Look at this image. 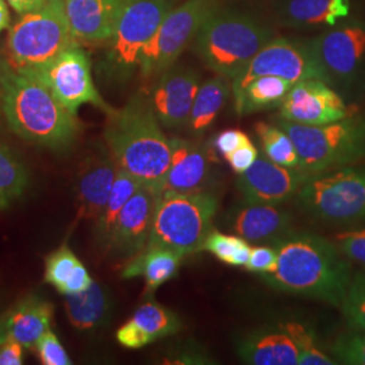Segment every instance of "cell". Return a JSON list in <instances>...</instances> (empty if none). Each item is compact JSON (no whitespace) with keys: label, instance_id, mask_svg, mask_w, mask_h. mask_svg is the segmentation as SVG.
<instances>
[{"label":"cell","instance_id":"cell-1","mask_svg":"<svg viewBox=\"0 0 365 365\" xmlns=\"http://www.w3.org/2000/svg\"><path fill=\"white\" fill-rule=\"evenodd\" d=\"M271 247L277 252L276 268L261 274L271 287L341 307L353 272L334 242L291 230Z\"/></svg>","mask_w":365,"mask_h":365},{"label":"cell","instance_id":"cell-2","mask_svg":"<svg viewBox=\"0 0 365 365\" xmlns=\"http://www.w3.org/2000/svg\"><path fill=\"white\" fill-rule=\"evenodd\" d=\"M107 118L106 146L118 167L160 195L170 168V140L161 129L148 95H134Z\"/></svg>","mask_w":365,"mask_h":365},{"label":"cell","instance_id":"cell-3","mask_svg":"<svg viewBox=\"0 0 365 365\" xmlns=\"http://www.w3.org/2000/svg\"><path fill=\"white\" fill-rule=\"evenodd\" d=\"M3 111L9 130L39 148L64 152L80 134L76 114L61 105L39 80L16 71L10 60L3 75Z\"/></svg>","mask_w":365,"mask_h":365},{"label":"cell","instance_id":"cell-4","mask_svg":"<svg viewBox=\"0 0 365 365\" xmlns=\"http://www.w3.org/2000/svg\"><path fill=\"white\" fill-rule=\"evenodd\" d=\"M276 37L274 27L257 15L220 4L197 31L191 49L215 75L233 80Z\"/></svg>","mask_w":365,"mask_h":365},{"label":"cell","instance_id":"cell-5","mask_svg":"<svg viewBox=\"0 0 365 365\" xmlns=\"http://www.w3.org/2000/svg\"><path fill=\"white\" fill-rule=\"evenodd\" d=\"M218 199L211 192L179 194L163 191L156 207L148 248H164L182 257L203 250L212 230Z\"/></svg>","mask_w":365,"mask_h":365},{"label":"cell","instance_id":"cell-6","mask_svg":"<svg viewBox=\"0 0 365 365\" xmlns=\"http://www.w3.org/2000/svg\"><path fill=\"white\" fill-rule=\"evenodd\" d=\"M276 125L292 138L307 173L359 164L365 158V118H344L337 122L306 126L279 117Z\"/></svg>","mask_w":365,"mask_h":365},{"label":"cell","instance_id":"cell-7","mask_svg":"<svg viewBox=\"0 0 365 365\" xmlns=\"http://www.w3.org/2000/svg\"><path fill=\"white\" fill-rule=\"evenodd\" d=\"M178 0H126L117 29L107 41L99 73L110 84H123L140 66V57Z\"/></svg>","mask_w":365,"mask_h":365},{"label":"cell","instance_id":"cell-8","mask_svg":"<svg viewBox=\"0 0 365 365\" xmlns=\"http://www.w3.org/2000/svg\"><path fill=\"white\" fill-rule=\"evenodd\" d=\"M78 45L66 11V0H48L34 13L25 14L10 29L7 57L19 72L46 66L66 49Z\"/></svg>","mask_w":365,"mask_h":365},{"label":"cell","instance_id":"cell-9","mask_svg":"<svg viewBox=\"0 0 365 365\" xmlns=\"http://www.w3.org/2000/svg\"><path fill=\"white\" fill-rule=\"evenodd\" d=\"M303 211L330 225L365 221V167L357 164L309 173L297 192Z\"/></svg>","mask_w":365,"mask_h":365},{"label":"cell","instance_id":"cell-10","mask_svg":"<svg viewBox=\"0 0 365 365\" xmlns=\"http://www.w3.org/2000/svg\"><path fill=\"white\" fill-rule=\"evenodd\" d=\"M314 56L333 88L360 92L365 83V18H346L307 39Z\"/></svg>","mask_w":365,"mask_h":365},{"label":"cell","instance_id":"cell-11","mask_svg":"<svg viewBox=\"0 0 365 365\" xmlns=\"http://www.w3.org/2000/svg\"><path fill=\"white\" fill-rule=\"evenodd\" d=\"M220 6L218 0H185L176 4L163 19L140 57L138 71L144 78H157L176 64L192 45L205 21Z\"/></svg>","mask_w":365,"mask_h":365},{"label":"cell","instance_id":"cell-12","mask_svg":"<svg viewBox=\"0 0 365 365\" xmlns=\"http://www.w3.org/2000/svg\"><path fill=\"white\" fill-rule=\"evenodd\" d=\"M39 80L71 113L78 114L83 105L95 106L110 115L115 108L106 103L92 78L91 58L80 45L72 46L46 66L21 72Z\"/></svg>","mask_w":365,"mask_h":365},{"label":"cell","instance_id":"cell-13","mask_svg":"<svg viewBox=\"0 0 365 365\" xmlns=\"http://www.w3.org/2000/svg\"><path fill=\"white\" fill-rule=\"evenodd\" d=\"M261 76L286 78L292 86L306 78H319L327 83L309 41L286 37H276L268 42L247 68L232 80L233 98L250 81Z\"/></svg>","mask_w":365,"mask_h":365},{"label":"cell","instance_id":"cell-14","mask_svg":"<svg viewBox=\"0 0 365 365\" xmlns=\"http://www.w3.org/2000/svg\"><path fill=\"white\" fill-rule=\"evenodd\" d=\"M279 110L282 119L306 126L327 125L352 115L342 95L319 78L294 84Z\"/></svg>","mask_w":365,"mask_h":365},{"label":"cell","instance_id":"cell-15","mask_svg":"<svg viewBox=\"0 0 365 365\" xmlns=\"http://www.w3.org/2000/svg\"><path fill=\"white\" fill-rule=\"evenodd\" d=\"M199 87L200 73L191 66L173 64L157 76L148 98L161 126H187Z\"/></svg>","mask_w":365,"mask_h":365},{"label":"cell","instance_id":"cell-16","mask_svg":"<svg viewBox=\"0 0 365 365\" xmlns=\"http://www.w3.org/2000/svg\"><path fill=\"white\" fill-rule=\"evenodd\" d=\"M307 175L302 168H288L265 156L257 157L248 170L238 175L237 188L244 200L279 206L297 195Z\"/></svg>","mask_w":365,"mask_h":365},{"label":"cell","instance_id":"cell-17","mask_svg":"<svg viewBox=\"0 0 365 365\" xmlns=\"http://www.w3.org/2000/svg\"><path fill=\"white\" fill-rule=\"evenodd\" d=\"M157 194L140 185L119 212L107 242V252L118 257H134L141 253L149 241Z\"/></svg>","mask_w":365,"mask_h":365},{"label":"cell","instance_id":"cell-18","mask_svg":"<svg viewBox=\"0 0 365 365\" xmlns=\"http://www.w3.org/2000/svg\"><path fill=\"white\" fill-rule=\"evenodd\" d=\"M117 161L107 146H96L80 164L78 173V220L96 221L105 209L117 178Z\"/></svg>","mask_w":365,"mask_h":365},{"label":"cell","instance_id":"cell-19","mask_svg":"<svg viewBox=\"0 0 365 365\" xmlns=\"http://www.w3.org/2000/svg\"><path fill=\"white\" fill-rule=\"evenodd\" d=\"M212 164L214 160L207 146L179 137L170 138V164L163 191L205 192L212 179Z\"/></svg>","mask_w":365,"mask_h":365},{"label":"cell","instance_id":"cell-20","mask_svg":"<svg viewBox=\"0 0 365 365\" xmlns=\"http://www.w3.org/2000/svg\"><path fill=\"white\" fill-rule=\"evenodd\" d=\"M230 227L252 244L274 245L292 230V217L277 205L242 200L232 210Z\"/></svg>","mask_w":365,"mask_h":365},{"label":"cell","instance_id":"cell-21","mask_svg":"<svg viewBox=\"0 0 365 365\" xmlns=\"http://www.w3.org/2000/svg\"><path fill=\"white\" fill-rule=\"evenodd\" d=\"M126 0H66L71 30L78 42H107L113 37Z\"/></svg>","mask_w":365,"mask_h":365},{"label":"cell","instance_id":"cell-22","mask_svg":"<svg viewBox=\"0 0 365 365\" xmlns=\"http://www.w3.org/2000/svg\"><path fill=\"white\" fill-rule=\"evenodd\" d=\"M182 321L170 309L149 300L141 304L130 319L118 329L117 341L128 349H141L157 339L182 330Z\"/></svg>","mask_w":365,"mask_h":365},{"label":"cell","instance_id":"cell-23","mask_svg":"<svg viewBox=\"0 0 365 365\" xmlns=\"http://www.w3.org/2000/svg\"><path fill=\"white\" fill-rule=\"evenodd\" d=\"M352 13L351 0H280L274 9L277 24L291 29L339 25Z\"/></svg>","mask_w":365,"mask_h":365},{"label":"cell","instance_id":"cell-24","mask_svg":"<svg viewBox=\"0 0 365 365\" xmlns=\"http://www.w3.org/2000/svg\"><path fill=\"white\" fill-rule=\"evenodd\" d=\"M240 359L250 365H298L299 351L280 327L249 333L237 345Z\"/></svg>","mask_w":365,"mask_h":365},{"label":"cell","instance_id":"cell-25","mask_svg":"<svg viewBox=\"0 0 365 365\" xmlns=\"http://www.w3.org/2000/svg\"><path fill=\"white\" fill-rule=\"evenodd\" d=\"M52 304L38 295H27L3 313L7 337L16 339L27 349H34L38 339L51 330Z\"/></svg>","mask_w":365,"mask_h":365},{"label":"cell","instance_id":"cell-26","mask_svg":"<svg viewBox=\"0 0 365 365\" xmlns=\"http://www.w3.org/2000/svg\"><path fill=\"white\" fill-rule=\"evenodd\" d=\"M182 256L164 248H146L131 257L122 271L125 279L144 276L146 292L153 294L172 277H175L182 264Z\"/></svg>","mask_w":365,"mask_h":365},{"label":"cell","instance_id":"cell-27","mask_svg":"<svg viewBox=\"0 0 365 365\" xmlns=\"http://www.w3.org/2000/svg\"><path fill=\"white\" fill-rule=\"evenodd\" d=\"M45 282L63 295L86 291L93 283L87 268L66 244L46 257Z\"/></svg>","mask_w":365,"mask_h":365},{"label":"cell","instance_id":"cell-28","mask_svg":"<svg viewBox=\"0 0 365 365\" xmlns=\"http://www.w3.org/2000/svg\"><path fill=\"white\" fill-rule=\"evenodd\" d=\"M111 309L110 295L102 284L93 282L86 291L66 295V312L72 327L91 330L107 322Z\"/></svg>","mask_w":365,"mask_h":365},{"label":"cell","instance_id":"cell-29","mask_svg":"<svg viewBox=\"0 0 365 365\" xmlns=\"http://www.w3.org/2000/svg\"><path fill=\"white\" fill-rule=\"evenodd\" d=\"M230 93L232 80L221 75H215L200 84L187 123L191 134L202 135L209 129L226 105Z\"/></svg>","mask_w":365,"mask_h":365},{"label":"cell","instance_id":"cell-30","mask_svg":"<svg viewBox=\"0 0 365 365\" xmlns=\"http://www.w3.org/2000/svg\"><path fill=\"white\" fill-rule=\"evenodd\" d=\"M291 87L292 84L288 80L277 76L255 78L235 96V111L238 115H248L279 107L287 96Z\"/></svg>","mask_w":365,"mask_h":365},{"label":"cell","instance_id":"cell-31","mask_svg":"<svg viewBox=\"0 0 365 365\" xmlns=\"http://www.w3.org/2000/svg\"><path fill=\"white\" fill-rule=\"evenodd\" d=\"M140 185L141 182L134 176H131L130 173L120 168L118 170L117 178L113 184L105 209L102 211L101 217L95 221V237L99 245L105 248L107 247V242L110 240L119 212L125 207V205L129 202V199Z\"/></svg>","mask_w":365,"mask_h":365},{"label":"cell","instance_id":"cell-32","mask_svg":"<svg viewBox=\"0 0 365 365\" xmlns=\"http://www.w3.org/2000/svg\"><path fill=\"white\" fill-rule=\"evenodd\" d=\"M29 180L25 163L13 149L0 143V210L10 209L24 196Z\"/></svg>","mask_w":365,"mask_h":365},{"label":"cell","instance_id":"cell-33","mask_svg":"<svg viewBox=\"0 0 365 365\" xmlns=\"http://www.w3.org/2000/svg\"><path fill=\"white\" fill-rule=\"evenodd\" d=\"M267 158L288 168H300V158L292 138L277 125L259 122L255 126Z\"/></svg>","mask_w":365,"mask_h":365},{"label":"cell","instance_id":"cell-34","mask_svg":"<svg viewBox=\"0 0 365 365\" xmlns=\"http://www.w3.org/2000/svg\"><path fill=\"white\" fill-rule=\"evenodd\" d=\"M282 327L289 339L294 341L299 351L300 365H334L337 361L331 354H327L319 345L317 334L312 327L298 321L282 322Z\"/></svg>","mask_w":365,"mask_h":365},{"label":"cell","instance_id":"cell-35","mask_svg":"<svg viewBox=\"0 0 365 365\" xmlns=\"http://www.w3.org/2000/svg\"><path fill=\"white\" fill-rule=\"evenodd\" d=\"M339 309L349 329L365 331V268L353 272Z\"/></svg>","mask_w":365,"mask_h":365},{"label":"cell","instance_id":"cell-36","mask_svg":"<svg viewBox=\"0 0 365 365\" xmlns=\"http://www.w3.org/2000/svg\"><path fill=\"white\" fill-rule=\"evenodd\" d=\"M330 354L337 364L365 365V331L352 330L339 334L330 345Z\"/></svg>","mask_w":365,"mask_h":365},{"label":"cell","instance_id":"cell-37","mask_svg":"<svg viewBox=\"0 0 365 365\" xmlns=\"http://www.w3.org/2000/svg\"><path fill=\"white\" fill-rule=\"evenodd\" d=\"M247 242L240 235H227L220 233V232H212L207 235L203 250H207L212 256H215L218 260L233 265L235 255L238 250L242 248V245Z\"/></svg>","mask_w":365,"mask_h":365},{"label":"cell","instance_id":"cell-38","mask_svg":"<svg viewBox=\"0 0 365 365\" xmlns=\"http://www.w3.org/2000/svg\"><path fill=\"white\" fill-rule=\"evenodd\" d=\"M41 363L45 365H71L72 360L68 356L66 348L57 339L52 330H48L34 346Z\"/></svg>","mask_w":365,"mask_h":365},{"label":"cell","instance_id":"cell-39","mask_svg":"<svg viewBox=\"0 0 365 365\" xmlns=\"http://www.w3.org/2000/svg\"><path fill=\"white\" fill-rule=\"evenodd\" d=\"M334 244L346 260L365 268V229L339 233Z\"/></svg>","mask_w":365,"mask_h":365},{"label":"cell","instance_id":"cell-40","mask_svg":"<svg viewBox=\"0 0 365 365\" xmlns=\"http://www.w3.org/2000/svg\"><path fill=\"white\" fill-rule=\"evenodd\" d=\"M277 262V252L274 247L260 245L252 248L247 269L253 274H265L272 272Z\"/></svg>","mask_w":365,"mask_h":365},{"label":"cell","instance_id":"cell-41","mask_svg":"<svg viewBox=\"0 0 365 365\" xmlns=\"http://www.w3.org/2000/svg\"><path fill=\"white\" fill-rule=\"evenodd\" d=\"M248 143H250V138L247 133L237 130V129H229V130L221 131L215 137L214 145L222 156L226 158L235 152L238 148H241L242 145L248 144Z\"/></svg>","mask_w":365,"mask_h":365},{"label":"cell","instance_id":"cell-42","mask_svg":"<svg viewBox=\"0 0 365 365\" xmlns=\"http://www.w3.org/2000/svg\"><path fill=\"white\" fill-rule=\"evenodd\" d=\"M257 157H259L257 148L252 143H248L238 148L230 156L226 157V160L230 164L232 170L240 175L248 170L253 165V163L257 160Z\"/></svg>","mask_w":365,"mask_h":365},{"label":"cell","instance_id":"cell-43","mask_svg":"<svg viewBox=\"0 0 365 365\" xmlns=\"http://www.w3.org/2000/svg\"><path fill=\"white\" fill-rule=\"evenodd\" d=\"M24 348L16 339H4L0 344V365L24 364Z\"/></svg>","mask_w":365,"mask_h":365},{"label":"cell","instance_id":"cell-44","mask_svg":"<svg viewBox=\"0 0 365 365\" xmlns=\"http://www.w3.org/2000/svg\"><path fill=\"white\" fill-rule=\"evenodd\" d=\"M46 1L48 0H7V3H10V6L13 7L14 11L21 15L38 11L46 4Z\"/></svg>","mask_w":365,"mask_h":365},{"label":"cell","instance_id":"cell-45","mask_svg":"<svg viewBox=\"0 0 365 365\" xmlns=\"http://www.w3.org/2000/svg\"><path fill=\"white\" fill-rule=\"evenodd\" d=\"M7 60H9L7 54L0 49V135H3L6 130H9V126L4 118V111H3V75H4Z\"/></svg>","mask_w":365,"mask_h":365},{"label":"cell","instance_id":"cell-46","mask_svg":"<svg viewBox=\"0 0 365 365\" xmlns=\"http://www.w3.org/2000/svg\"><path fill=\"white\" fill-rule=\"evenodd\" d=\"M10 27V11L7 0H0V33Z\"/></svg>","mask_w":365,"mask_h":365},{"label":"cell","instance_id":"cell-47","mask_svg":"<svg viewBox=\"0 0 365 365\" xmlns=\"http://www.w3.org/2000/svg\"><path fill=\"white\" fill-rule=\"evenodd\" d=\"M7 333H6V329H4V325H3V313H0V344L4 341V339H7Z\"/></svg>","mask_w":365,"mask_h":365}]
</instances>
